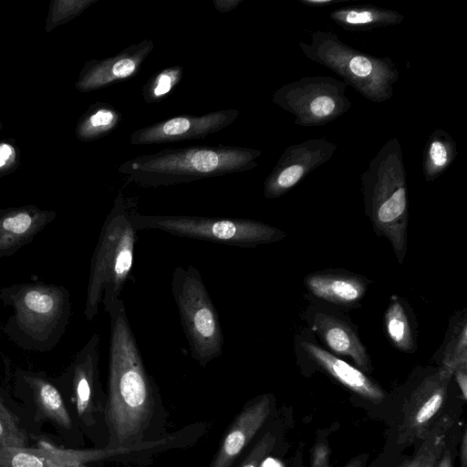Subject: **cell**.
<instances>
[{
	"label": "cell",
	"mask_w": 467,
	"mask_h": 467,
	"mask_svg": "<svg viewBox=\"0 0 467 467\" xmlns=\"http://www.w3.org/2000/svg\"><path fill=\"white\" fill-rule=\"evenodd\" d=\"M137 231L159 230L172 235L226 245L254 247L277 242L285 234L263 222L197 215H152L130 212Z\"/></svg>",
	"instance_id": "8"
},
{
	"label": "cell",
	"mask_w": 467,
	"mask_h": 467,
	"mask_svg": "<svg viewBox=\"0 0 467 467\" xmlns=\"http://www.w3.org/2000/svg\"><path fill=\"white\" fill-rule=\"evenodd\" d=\"M9 401L0 390V446L28 447L30 433L16 414L9 408Z\"/></svg>",
	"instance_id": "26"
},
{
	"label": "cell",
	"mask_w": 467,
	"mask_h": 467,
	"mask_svg": "<svg viewBox=\"0 0 467 467\" xmlns=\"http://www.w3.org/2000/svg\"><path fill=\"white\" fill-rule=\"evenodd\" d=\"M451 378L437 372L425 378L405 402L398 431V445L411 444L423 439L441 410Z\"/></svg>",
	"instance_id": "14"
},
{
	"label": "cell",
	"mask_w": 467,
	"mask_h": 467,
	"mask_svg": "<svg viewBox=\"0 0 467 467\" xmlns=\"http://www.w3.org/2000/svg\"><path fill=\"white\" fill-rule=\"evenodd\" d=\"M271 411L268 395L257 397L235 417L209 467H232L265 424Z\"/></svg>",
	"instance_id": "18"
},
{
	"label": "cell",
	"mask_w": 467,
	"mask_h": 467,
	"mask_svg": "<svg viewBox=\"0 0 467 467\" xmlns=\"http://www.w3.org/2000/svg\"><path fill=\"white\" fill-rule=\"evenodd\" d=\"M458 155L453 138L441 129L429 136L422 157V172L427 182H431L446 171Z\"/></svg>",
	"instance_id": "23"
},
{
	"label": "cell",
	"mask_w": 467,
	"mask_h": 467,
	"mask_svg": "<svg viewBox=\"0 0 467 467\" xmlns=\"http://www.w3.org/2000/svg\"><path fill=\"white\" fill-rule=\"evenodd\" d=\"M275 436L266 432L253 447L239 467H261L264 460L275 445Z\"/></svg>",
	"instance_id": "30"
},
{
	"label": "cell",
	"mask_w": 467,
	"mask_h": 467,
	"mask_svg": "<svg viewBox=\"0 0 467 467\" xmlns=\"http://www.w3.org/2000/svg\"><path fill=\"white\" fill-rule=\"evenodd\" d=\"M99 335L94 333L70 364L52 380L62 394L67 406L78 425L87 433L104 412V394L99 381Z\"/></svg>",
	"instance_id": "10"
},
{
	"label": "cell",
	"mask_w": 467,
	"mask_h": 467,
	"mask_svg": "<svg viewBox=\"0 0 467 467\" xmlns=\"http://www.w3.org/2000/svg\"><path fill=\"white\" fill-rule=\"evenodd\" d=\"M367 212L380 234L392 244L400 263L407 247L408 196L403 153L398 138L389 139L360 176Z\"/></svg>",
	"instance_id": "4"
},
{
	"label": "cell",
	"mask_w": 467,
	"mask_h": 467,
	"mask_svg": "<svg viewBox=\"0 0 467 467\" xmlns=\"http://www.w3.org/2000/svg\"><path fill=\"white\" fill-rule=\"evenodd\" d=\"M305 5L310 7H325L346 0H298Z\"/></svg>",
	"instance_id": "37"
},
{
	"label": "cell",
	"mask_w": 467,
	"mask_h": 467,
	"mask_svg": "<svg viewBox=\"0 0 467 467\" xmlns=\"http://www.w3.org/2000/svg\"><path fill=\"white\" fill-rule=\"evenodd\" d=\"M240 111L226 109L202 115H180L134 130L131 145H153L188 140L204 139L219 132L238 119Z\"/></svg>",
	"instance_id": "13"
},
{
	"label": "cell",
	"mask_w": 467,
	"mask_h": 467,
	"mask_svg": "<svg viewBox=\"0 0 467 467\" xmlns=\"http://www.w3.org/2000/svg\"><path fill=\"white\" fill-rule=\"evenodd\" d=\"M0 300L13 309L3 331L18 348L47 352L59 343L71 316L67 287L41 282L13 284L0 288Z\"/></svg>",
	"instance_id": "3"
},
{
	"label": "cell",
	"mask_w": 467,
	"mask_h": 467,
	"mask_svg": "<svg viewBox=\"0 0 467 467\" xmlns=\"http://www.w3.org/2000/svg\"><path fill=\"white\" fill-rule=\"evenodd\" d=\"M13 394L29 416V433L36 436L42 425L50 423L61 438L71 441L76 422L59 389L44 371L18 368L13 375Z\"/></svg>",
	"instance_id": "11"
},
{
	"label": "cell",
	"mask_w": 467,
	"mask_h": 467,
	"mask_svg": "<svg viewBox=\"0 0 467 467\" xmlns=\"http://www.w3.org/2000/svg\"><path fill=\"white\" fill-rule=\"evenodd\" d=\"M86 464L87 463H75V464L68 465L67 467H87Z\"/></svg>",
	"instance_id": "40"
},
{
	"label": "cell",
	"mask_w": 467,
	"mask_h": 467,
	"mask_svg": "<svg viewBox=\"0 0 467 467\" xmlns=\"http://www.w3.org/2000/svg\"><path fill=\"white\" fill-rule=\"evenodd\" d=\"M314 324L317 331L334 352L348 356L360 368L370 370L367 351L348 324L324 313L316 315Z\"/></svg>",
	"instance_id": "21"
},
{
	"label": "cell",
	"mask_w": 467,
	"mask_h": 467,
	"mask_svg": "<svg viewBox=\"0 0 467 467\" xmlns=\"http://www.w3.org/2000/svg\"><path fill=\"white\" fill-rule=\"evenodd\" d=\"M18 165L17 148L9 141H0V178L13 172Z\"/></svg>",
	"instance_id": "31"
},
{
	"label": "cell",
	"mask_w": 467,
	"mask_h": 467,
	"mask_svg": "<svg viewBox=\"0 0 467 467\" xmlns=\"http://www.w3.org/2000/svg\"><path fill=\"white\" fill-rule=\"evenodd\" d=\"M436 467H452V461L449 450L443 451Z\"/></svg>",
	"instance_id": "39"
},
{
	"label": "cell",
	"mask_w": 467,
	"mask_h": 467,
	"mask_svg": "<svg viewBox=\"0 0 467 467\" xmlns=\"http://www.w3.org/2000/svg\"><path fill=\"white\" fill-rule=\"evenodd\" d=\"M108 449H64L42 438L36 446H0V467H67L109 458Z\"/></svg>",
	"instance_id": "16"
},
{
	"label": "cell",
	"mask_w": 467,
	"mask_h": 467,
	"mask_svg": "<svg viewBox=\"0 0 467 467\" xmlns=\"http://www.w3.org/2000/svg\"><path fill=\"white\" fill-rule=\"evenodd\" d=\"M336 150L337 144L325 138L289 145L265 180L264 196L267 199L281 197L311 171L328 161Z\"/></svg>",
	"instance_id": "12"
},
{
	"label": "cell",
	"mask_w": 467,
	"mask_h": 467,
	"mask_svg": "<svg viewBox=\"0 0 467 467\" xmlns=\"http://www.w3.org/2000/svg\"><path fill=\"white\" fill-rule=\"evenodd\" d=\"M329 449L327 445L321 443L314 448L312 453L311 467H330L329 466ZM344 467H362L359 460H354Z\"/></svg>",
	"instance_id": "33"
},
{
	"label": "cell",
	"mask_w": 467,
	"mask_h": 467,
	"mask_svg": "<svg viewBox=\"0 0 467 467\" xmlns=\"http://www.w3.org/2000/svg\"><path fill=\"white\" fill-rule=\"evenodd\" d=\"M0 128H1V123H0Z\"/></svg>",
	"instance_id": "41"
},
{
	"label": "cell",
	"mask_w": 467,
	"mask_h": 467,
	"mask_svg": "<svg viewBox=\"0 0 467 467\" xmlns=\"http://www.w3.org/2000/svg\"><path fill=\"white\" fill-rule=\"evenodd\" d=\"M298 45L308 59L332 70L368 100L382 103L393 97L400 72L390 57L356 49L326 30L314 32L310 43L299 40Z\"/></svg>",
	"instance_id": "6"
},
{
	"label": "cell",
	"mask_w": 467,
	"mask_h": 467,
	"mask_svg": "<svg viewBox=\"0 0 467 467\" xmlns=\"http://www.w3.org/2000/svg\"><path fill=\"white\" fill-rule=\"evenodd\" d=\"M348 85L329 76L304 77L275 90L272 102L295 117L302 127L326 125L348 112Z\"/></svg>",
	"instance_id": "9"
},
{
	"label": "cell",
	"mask_w": 467,
	"mask_h": 467,
	"mask_svg": "<svg viewBox=\"0 0 467 467\" xmlns=\"http://www.w3.org/2000/svg\"><path fill=\"white\" fill-rule=\"evenodd\" d=\"M261 154L256 149L230 145L165 148L128 160L118 171L141 187L170 186L253 170Z\"/></svg>",
	"instance_id": "2"
},
{
	"label": "cell",
	"mask_w": 467,
	"mask_h": 467,
	"mask_svg": "<svg viewBox=\"0 0 467 467\" xmlns=\"http://www.w3.org/2000/svg\"><path fill=\"white\" fill-rule=\"evenodd\" d=\"M461 467H467V431L462 433L461 450H460Z\"/></svg>",
	"instance_id": "38"
},
{
	"label": "cell",
	"mask_w": 467,
	"mask_h": 467,
	"mask_svg": "<svg viewBox=\"0 0 467 467\" xmlns=\"http://www.w3.org/2000/svg\"><path fill=\"white\" fill-rule=\"evenodd\" d=\"M467 367V324L464 318L457 326L446 345L442 365L439 372L451 378L454 372L461 368Z\"/></svg>",
	"instance_id": "28"
},
{
	"label": "cell",
	"mask_w": 467,
	"mask_h": 467,
	"mask_svg": "<svg viewBox=\"0 0 467 467\" xmlns=\"http://www.w3.org/2000/svg\"><path fill=\"white\" fill-rule=\"evenodd\" d=\"M303 347L317 365L345 387L374 402L384 399L385 394L381 388L358 368L316 344L304 342Z\"/></svg>",
	"instance_id": "19"
},
{
	"label": "cell",
	"mask_w": 467,
	"mask_h": 467,
	"mask_svg": "<svg viewBox=\"0 0 467 467\" xmlns=\"http://www.w3.org/2000/svg\"><path fill=\"white\" fill-rule=\"evenodd\" d=\"M109 316V391L104 408L106 448L140 441L153 413L154 389L131 330L122 298L101 302Z\"/></svg>",
	"instance_id": "1"
},
{
	"label": "cell",
	"mask_w": 467,
	"mask_h": 467,
	"mask_svg": "<svg viewBox=\"0 0 467 467\" xmlns=\"http://www.w3.org/2000/svg\"><path fill=\"white\" fill-rule=\"evenodd\" d=\"M99 0H54L49 5L45 30L49 32L57 26L78 16Z\"/></svg>",
	"instance_id": "29"
},
{
	"label": "cell",
	"mask_w": 467,
	"mask_h": 467,
	"mask_svg": "<svg viewBox=\"0 0 467 467\" xmlns=\"http://www.w3.org/2000/svg\"><path fill=\"white\" fill-rule=\"evenodd\" d=\"M137 240L130 211L119 191L91 257L84 308L88 321L98 315L102 299L120 298L124 285L131 278Z\"/></svg>",
	"instance_id": "5"
},
{
	"label": "cell",
	"mask_w": 467,
	"mask_h": 467,
	"mask_svg": "<svg viewBox=\"0 0 467 467\" xmlns=\"http://www.w3.org/2000/svg\"><path fill=\"white\" fill-rule=\"evenodd\" d=\"M57 215L55 211L31 204L0 209V258L30 244Z\"/></svg>",
	"instance_id": "17"
},
{
	"label": "cell",
	"mask_w": 467,
	"mask_h": 467,
	"mask_svg": "<svg viewBox=\"0 0 467 467\" xmlns=\"http://www.w3.org/2000/svg\"><path fill=\"white\" fill-rule=\"evenodd\" d=\"M244 0H213L214 8L220 13H228L235 9Z\"/></svg>",
	"instance_id": "35"
},
{
	"label": "cell",
	"mask_w": 467,
	"mask_h": 467,
	"mask_svg": "<svg viewBox=\"0 0 467 467\" xmlns=\"http://www.w3.org/2000/svg\"><path fill=\"white\" fill-rule=\"evenodd\" d=\"M431 442V438L426 439V441L420 446V448L418 450L416 454L410 460H407L406 462H404L399 467H420L423 462V460L428 452Z\"/></svg>",
	"instance_id": "34"
},
{
	"label": "cell",
	"mask_w": 467,
	"mask_h": 467,
	"mask_svg": "<svg viewBox=\"0 0 467 467\" xmlns=\"http://www.w3.org/2000/svg\"><path fill=\"white\" fill-rule=\"evenodd\" d=\"M329 18L347 31L366 32L400 25L405 16L394 9L365 4L334 9Z\"/></svg>",
	"instance_id": "20"
},
{
	"label": "cell",
	"mask_w": 467,
	"mask_h": 467,
	"mask_svg": "<svg viewBox=\"0 0 467 467\" xmlns=\"http://www.w3.org/2000/svg\"><path fill=\"white\" fill-rule=\"evenodd\" d=\"M386 332L392 344L405 352L414 351L410 325L404 307L392 297L385 314Z\"/></svg>",
	"instance_id": "25"
},
{
	"label": "cell",
	"mask_w": 467,
	"mask_h": 467,
	"mask_svg": "<svg viewBox=\"0 0 467 467\" xmlns=\"http://www.w3.org/2000/svg\"><path fill=\"white\" fill-rule=\"evenodd\" d=\"M183 67L170 66L154 73L144 84L141 94L148 104L159 103L166 99L181 82Z\"/></svg>",
	"instance_id": "27"
},
{
	"label": "cell",
	"mask_w": 467,
	"mask_h": 467,
	"mask_svg": "<svg viewBox=\"0 0 467 467\" xmlns=\"http://www.w3.org/2000/svg\"><path fill=\"white\" fill-rule=\"evenodd\" d=\"M307 289L316 296L339 305L358 302L366 292L364 281L337 274H313L305 278Z\"/></svg>",
	"instance_id": "22"
},
{
	"label": "cell",
	"mask_w": 467,
	"mask_h": 467,
	"mask_svg": "<svg viewBox=\"0 0 467 467\" xmlns=\"http://www.w3.org/2000/svg\"><path fill=\"white\" fill-rule=\"evenodd\" d=\"M171 289L192 358L206 367L223 354L224 337L218 312L193 265H178Z\"/></svg>",
	"instance_id": "7"
},
{
	"label": "cell",
	"mask_w": 467,
	"mask_h": 467,
	"mask_svg": "<svg viewBox=\"0 0 467 467\" xmlns=\"http://www.w3.org/2000/svg\"><path fill=\"white\" fill-rule=\"evenodd\" d=\"M444 449L443 435L434 433L428 452L420 467H436Z\"/></svg>",
	"instance_id": "32"
},
{
	"label": "cell",
	"mask_w": 467,
	"mask_h": 467,
	"mask_svg": "<svg viewBox=\"0 0 467 467\" xmlns=\"http://www.w3.org/2000/svg\"><path fill=\"white\" fill-rule=\"evenodd\" d=\"M153 48V40L147 38L112 57L87 61L79 72L76 88L85 93L130 79L138 74Z\"/></svg>",
	"instance_id": "15"
},
{
	"label": "cell",
	"mask_w": 467,
	"mask_h": 467,
	"mask_svg": "<svg viewBox=\"0 0 467 467\" xmlns=\"http://www.w3.org/2000/svg\"><path fill=\"white\" fill-rule=\"evenodd\" d=\"M463 399L467 400V367L458 368L454 374Z\"/></svg>",
	"instance_id": "36"
},
{
	"label": "cell",
	"mask_w": 467,
	"mask_h": 467,
	"mask_svg": "<svg viewBox=\"0 0 467 467\" xmlns=\"http://www.w3.org/2000/svg\"><path fill=\"white\" fill-rule=\"evenodd\" d=\"M121 120V112L112 105L96 102L90 105L78 119L76 136L84 142L101 139L111 133Z\"/></svg>",
	"instance_id": "24"
}]
</instances>
